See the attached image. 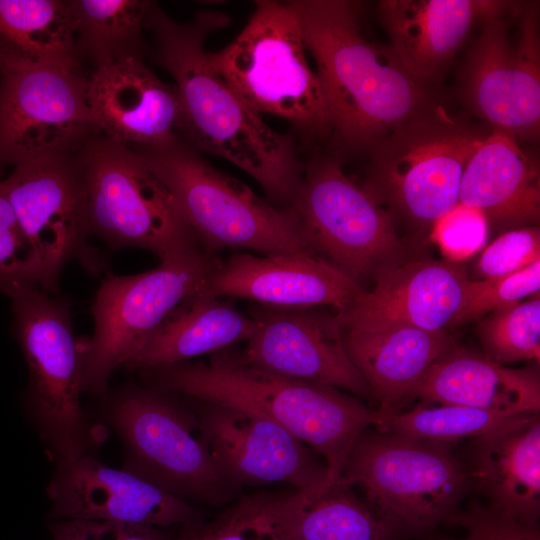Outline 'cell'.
I'll return each mask as SVG.
<instances>
[{
  "instance_id": "cell-26",
  "label": "cell",
  "mask_w": 540,
  "mask_h": 540,
  "mask_svg": "<svg viewBox=\"0 0 540 540\" xmlns=\"http://www.w3.org/2000/svg\"><path fill=\"white\" fill-rule=\"evenodd\" d=\"M415 398L502 414L537 413L539 369L536 365L506 367L483 353L455 346L429 367L408 401Z\"/></svg>"
},
{
  "instance_id": "cell-16",
  "label": "cell",
  "mask_w": 540,
  "mask_h": 540,
  "mask_svg": "<svg viewBox=\"0 0 540 540\" xmlns=\"http://www.w3.org/2000/svg\"><path fill=\"white\" fill-rule=\"evenodd\" d=\"M183 398L198 417L219 473L234 489L285 484L316 493L325 488L323 457L279 424L233 406Z\"/></svg>"
},
{
  "instance_id": "cell-3",
  "label": "cell",
  "mask_w": 540,
  "mask_h": 540,
  "mask_svg": "<svg viewBox=\"0 0 540 540\" xmlns=\"http://www.w3.org/2000/svg\"><path fill=\"white\" fill-rule=\"evenodd\" d=\"M143 384L182 397L240 408L265 417L313 448L328 466L326 487L340 477L360 434L381 414L336 387L257 370L237 352L207 363H177L138 371Z\"/></svg>"
},
{
  "instance_id": "cell-15",
  "label": "cell",
  "mask_w": 540,
  "mask_h": 540,
  "mask_svg": "<svg viewBox=\"0 0 540 540\" xmlns=\"http://www.w3.org/2000/svg\"><path fill=\"white\" fill-rule=\"evenodd\" d=\"M89 74L81 66L0 73V176L9 166L77 151L100 133L87 104Z\"/></svg>"
},
{
  "instance_id": "cell-22",
  "label": "cell",
  "mask_w": 540,
  "mask_h": 540,
  "mask_svg": "<svg viewBox=\"0 0 540 540\" xmlns=\"http://www.w3.org/2000/svg\"><path fill=\"white\" fill-rule=\"evenodd\" d=\"M86 97L99 132L116 143L145 147L180 137L176 89L143 60L130 59L90 72Z\"/></svg>"
},
{
  "instance_id": "cell-12",
  "label": "cell",
  "mask_w": 540,
  "mask_h": 540,
  "mask_svg": "<svg viewBox=\"0 0 540 540\" xmlns=\"http://www.w3.org/2000/svg\"><path fill=\"white\" fill-rule=\"evenodd\" d=\"M287 209L314 252L364 290L382 271L407 259L390 214L344 172L338 157L309 163Z\"/></svg>"
},
{
  "instance_id": "cell-18",
  "label": "cell",
  "mask_w": 540,
  "mask_h": 540,
  "mask_svg": "<svg viewBox=\"0 0 540 540\" xmlns=\"http://www.w3.org/2000/svg\"><path fill=\"white\" fill-rule=\"evenodd\" d=\"M52 520L119 521L180 527L208 514L150 482L106 466L93 454L58 465L47 486Z\"/></svg>"
},
{
  "instance_id": "cell-28",
  "label": "cell",
  "mask_w": 540,
  "mask_h": 540,
  "mask_svg": "<svg viewBox=\"0 0 540 540\" xmlns=\"http://www.w3.org/2000/svg\"><path fill=\"white\" fill-rule=\"evenodd\" d=\"M284 540H400L404 527L352 486L296 490L283 517Z\"/></svg>"
},
{
  "instance_id": "cell-34",
  "label": "cell",
  "mask_w": 540,
  "mask_h": 540,
  "mask_svg": "<svg viewBox=\"0 0 540 540\" xmlns=\"http://www.w3.org/2000/svg\"><path fill=\"white\" fill-rule=\"evenodd\" d=\"M39 257L0 185V292L10 298L42 290Z\"/></svg>"
},
{
  "instance_id": "cell-24",
  "label": "cell",
  "mask_w": 540,
  "mask_h": 540,
  "mask_svg": "<svg viewBox=\"0 0 540 540\" xmlns=\"http://www.w3.org/2000/svg\"><path fill=\"white\" fill-rule=\"evenodd\" d=\"M459 204L480 211L489 229L538 226L540 169L508 134L491 129L464 169Z\"/></svg>"
},
{
  "instance_id": "cell-30",
  "label": "cell",
  "mask_w": 540,
  "mask_h": 540,
  "mask_svg": "<svg viewBox=\"0 0 540 540\" xmlns=\"http://www.w3.org/2000/svg\"><path fill=\"white\" fill-rule=\"evenodd\" d=\"M152 1L69 0L75 56L91 72L130 59L143 60L149 48L144 20Z\"/></svg>"
},
{
  "instance_id": "cell-27",
  "label": "cell",
  "mask_w": 540,
  "mask_h": 540,
  "mask_svg": "<svg viewBox=\"0 0 540 540\" xmlns=\"http://www.w3.org/2000/svg\"><path fill=\"white\" fill-rule=\"evenodd\" d=\"M257 322L223 298L199 291L187 299L123 366L141 371L188 362L247 342Z\"/></svg>"
},
{
  "instance_id": "cell-17",
  "label": "cell",
  "mask_w": 540,
  "mask_h": 540,
  "mask_svg": "<svg viewBox=\"0 0 540 540\" xmlns=\"http://www.w3.org/2000/svg\"><path fill=\"white\" fill-rule=\"evenodd\" d=\"M248 314L257 322V329L244 350L237 352L242 362L260 371L330 385L373 401L366 381L347 355L337 311L254 303Z\"/></svg>"
},
{
  "instance_id": "cell-23",
  "label": "cell",
  "mask_w": 540,
  "mask_h": 540,
  "mask_svg": "<svg viewBox=\"0 0 540 540\" xmlns=\"http://www.w3.org/2000/svg\"><path fill=\"white\" fill-rule=\"evenodd\" d=\"M345 350L366 381L381 415H392L429 367L456 345L447 331H428L393 322L342 328Z\"/></svg>"
},
{
  "instance_id": "cell-8",
  "label": "cell",
  "mask_w": 540,
  "mask_h": 540,
  "mask_svg": "<svg viewBox=\"0 0 540 540\" xmlns=\"http://www.w3.org/2000/svg\"><path fill=\"white\" fill-rule=\"evenodd\" d=\"M306 52L290 1L261 0L241 32L208 57L253 111L283 118L306 136H322L329 132L326 104Z\"/></svg>"
},
{
  "instance_id": "cell-11",
  "label": "cell",
  "mask_w": 540,
  "mask_h": 540,
  "mask_svg": "<svg viewBox=\"0 0 540 540\" xmlns=\"http://www.w3.org/2000/svg\"><path fill=\"white\" fill-rule=\"evenodd\" d=\"M220 261L201 248L143 273L106 278L91 306L94 333L80 339L83 393L104 397L113 371L201 289Z\"/></svg>"
},
{
  "instance_id": "cell-6",
  "label": "cell",
  "mask_w": 540,
  "mask_h": 540,
  "mask_svg": "<svg viewBox=\"0 0 540 540\" xmlns=\"http://www.w3.org/2000/svg\"><path fill=\"white\" fill-rule=\"evenodd\" d=\"M488 133L434 104L370 150L362 186L395 226L401 222L413 231H429L459 203L464 169Z\"/></svg>"
},
{
  "instance_id": "cell-33",
  "label": "cell",
  "mask_w": 540,
  "mask_h": 540,
  "mask_svg": "<svg viewBox=\"0 0 540 540\" xmlns=\"http://www.w3.org/2000/svg\"><path fill=\"white\" fill-rule=\"evenodd\" d=\"M476 334L483 348L482 353L497 363H539V294L484 316L478 320Z\"/></svg>"
},
{
  "instance_id": "cell-25",
  "label": "cell",
  "mask_w": 540,
  "mask_h": 540,
  "mask_svg": "<svg viewBox=\"0 0 540 540\" xmlns=\"http://www.w3.org/2000/svg\"><path fill=\"white\" fill-rule=\"evenodd\" d=\"M470 485L494 509L538 524L540 515V417L519 419L472 438Z\"/></svg>"
},
{
  "instance_id": "cell-7",
  "label": "cell",
  "mask_w": 540,
  "mask_h": 540,
  "mask_svg": "<svg viewBox=\"0 0 540 540\" xmlns=\"http://www.w3.org/2000/svg\"><path fill=\"white\" fill-rule=\"evenodd\" d=\"M13 334L28 369L24 402L56 466L93 454L103 429L81 405L80 339L69 301L42 290L12 298Z\"/></svg>"
},
{
  "instance_id": "cell-38",
  "label": "cell",
  "mask_w": 540,
  "mask_h": 540,
  "mask_svg": "<svg viewBox=\"0 0 540 540\" xmlns=\"http://www.w3.org/2000/svg\"><path fill=\"white\" fill-rule=\"evenodd\" d=\"M431 232L448 259L461 261L486 242L489 226L480 211L458 203L435 222Z\"/></svg>"
},
{
  "instance_id": "cell-2",
  "label": "cell",
  "mask_w": 540,
  "mask_h": 540,
  "mask_svg": "<svg viewBox=\"0 0 540 540\" xmlns=\"http://www.w3.org/2000/svg\"><path fill=\"white\" fill-rule=\"evenodd\" d=\"M314 59L329 132L351 151L371 150L435 104L389 46L368 41L350 1H290Z\"/></svg>"
},
{
  "instance_id": "cell-21",
  "label": "cell",
  "mask_w": 540,
  "mask_h": 540,
  "mask_svg": "<svg viewBox=\"0 0 540 540\" xmlns=\"http://www.w3.org/2000/svg\"><path fill=\"white\" fill-rule=\"evenodd\" d=\"M514 4L500 0H382L377 13L398 62L424 85L446 70L476 25Z\"/></svg>"
},
{
  "instance_id": "cell-1",
  "label": "cell",
  "mask_w": 540,
  "mask_h": 540,
  "mask_svg": "<svg viewBox=\"0 0 540 540\" xmlns=\"http://www.w3.org/2000/svg\"><path fill=\"white\" fill-rule=\"evenodd\" d=\"M229 21L222 12L201 10L181 22L152 2L144 28L153 36L155 62L175 81L179 136L197 151L239 167L258 182L270 203L288 208L304 171L293 138L264 122L209 61L206 40Z\"/></svg>"
},
{
  "instance_id": "cell-39",
  "label": "cell",
  "mask_w": 540,
  "mask_h": 540,
  "mask_svg": "<svg viewBox=\"0 0 540 540\" xmlns=\"http://www.w3.org/2000/svg\"><path fill=\"white\" fill-rule=\"evenodd\" d=\"M53 540H173L175 531L152 525L83 519L53 520Z\"/></svg>"
},
{
  "instance_id": "cell-19",
  "label": "cell",
  "mask_w": 540,
  "mask_h": 540,
  "mask_svg": "<svg viewBox=\"0 0 540 540\" xmlns=\"http://www.w3.org/2000/svg\"><path fill=\"white\" fill-rule=\"evenodd\" d=\"M365 290L322 257L302 252L257 256L236 253L220 261L200 293L242 298L280 308L333 307L342 311Z\"/></svg>"
},
{
  "instance_id": "cell-10",
  "label": "cell",
  "mask_w": 540,
  "mask_h": 540,
  "mask_svg": "<svg viewBox=\"0 0 540 540\" xmlns=\"http://www.w3.org/2000/svg\"><path fill=\"white\" fill-rule=\"evenodd\" d=\"M79 157L91 235L112 249L150 251L160 261L202 248L174 195L132 148L98 133Z\"/></svg>"
},
{
  "instance_id": "cell-29",
  "label": "cell",
  "mask_w": 540,
  "mask_h": 540,
  "mask_svg": "<svg viewBox=\"0 0 540 540\" xmlns=\"http://www.w3.org/2000/svg\"><path fill=\"white\" fill-rule=\"evenodd\" d=\"M50 66H81L69 0H0V73Z\"/></svg>"
},
{
  "instance_id": "cell-36",
  "label": "cell",
  "mask_w": 540,
  "mask_h": 540,
  "mask_svg": "<svg viewBox=\"0 0 540 540\" xmlns=\"http://www.w3.org/2000/svg\"><path fill=\"white\" fill-rule=\"evenodd\" d=\"M540 260L539 226L502 232L477 256L472 280L490 279L516 272Z\"/></svg>"
},
{
  "instance_id": "cell-31",
  "label": "cell",
  "mask_w": 540,
  "mask_h": 540,
  "mask_svg": "<svg viewBox=\"0 0 540 540\" xmlns=\"http://www.w3.org/2000/svg\"><path fill=\"white\" fill-rule=\"evenodd\" d=\"M294 492L240 495L212 517L177 527L173 540H284L283 517Z\"/></svg>"
},
{
  "instance_id": "cell-37",
  "label": "cell",
  "mask_w": 540,
  "mask_h": 540,
  "mask_svg": "<svg viewBox=\"0 0 540 540\" xmlns=\"http://www.w3.org/2000/svg\"><path fill=\"white\" fill-rule=\"evenodd\" d=\"M445 523L463 528L464 536L433 540H540L538 524L517 520L477 500L457 509Z\"/></svg>"
},
{
  "instance_id": "cell-14",
  "label": "cell",
  "mask_w": 540,
  "mask_h": 540,
  "mask_svg": "<svg viewBox=\"0 0 540 540\" xmlns=\"http://www.w3.org/2000/svg\"><path fill=\"white\" fill-rule=\"evenodd\" d=\"M0 185L39 257L42 291L57 295L61 272L71 260L92 275L104 271L101 254L88 241L91 234L79 150L21 163Z\"/></svg>"
},
{
  "instance_id": "cell-9",
  "label": "cell",
  "mask_w": 540,
  "mask_h": 540,
  "mask_svg": "<svg viewBox=\"0 0 540 540\" xmlns=\"http://www.w3.org/2000/svg\"><path fill=\"white\" fill-rule=\"evenodd\" d=\"M454 445L370 427L353 444L336 482L361 487L408 535H424L446 522L470 486Z\"/></svg>"
},
{
  "instance_id": "cell-13",
  "label": "cell",
  "mask_w": 540,
  "mask_h": 540,
  "mask_svg": "<svg viewBox=\"0 0 540 540\" xmlns=\"http://www.w3.org/2000/svg\"><path fill=\"white\" fill-rule=\"evenodd\" d=\"M466 106L516 141L540 134L538 3L514 4L482 24L460 73Z\"/></svg>"
},
{
  "instance_id": "cell-4",
  "label": "cell",
  "mask_w": 540,
  "mask_h": 540,
  "mask_svg": "<svg viewBox=\"0 0 540 540\" xmlns=\"http://www.w3.org/2000/svg\"><path fill=\"white\" fill-rule=\"evenodd\" d=\"M102 398L100 418L124 447L122 469L194 505L225 506L240 496L183 397L129 383Z\"/></svg>"
},
{
  "instance_id": "cell-5",
  "label": "cell",
  "mask_w": 540,
  "mask_h": 540,
  "mask_svg": "<svg viewBox=\"0 0 540 540\" xmlns=\"http://www.w3.org/2000/svg\"><path fill=\"white\" fill-rule=\"evenodd\" d=\"M130 148L174 195L208 253L247 249L264 255H317L289 209L273 205L214 168L181 137L161 145Z\"/></svg>"
},
{
  "instance_id": "cell-32",
  "label": "cell",
  "mask_w": 540,
  "mask_h": 540,
  "mask_svg": "<svg viewBox=\"0 0 540 540\" xmlns=\"http://www.w3.org/2000/svg\"><path fill=\"white\" fill-rule=\"evenodd\" d=\"M522 414H502L475 407L420 402L409 411L381 415L374 427L414 438L455 443L507 425Z\"/></svg>"
},
{
  "instance_id": "cell-35",
  "label": "cell",
  "mask_w": 540,
  "mask_h": 540,
  "mask_svg": "<svg viewBox=\"0 0 540 540\" xmlns=\"http://www.w3.org/2000/svg\"><path fill=\"white\" fill-rule=\"evenodd\" d=\"M540 260L511 274L481 280L469 279L462 305L452 325L480 320L495 311L539 294Z\"/></svg>"
},
{
  "instance_id": "cell-20",
  "label": "cell",
  "mask_w": 540,
  "mask_h": 540,
  "mask_svg": "<svg viewBox=\"0 0 540 540\" xmlns=\"http://www.w3.org/2000/svg\"><path fill=\"white\" fill-rule=\"evenodd\" d=\"M461 261L405 260L382 271L355 302L337 311L341 328L366 322H393L428 331H446L463 301L469 280Z\"/></svg>"
}]
</instances>
